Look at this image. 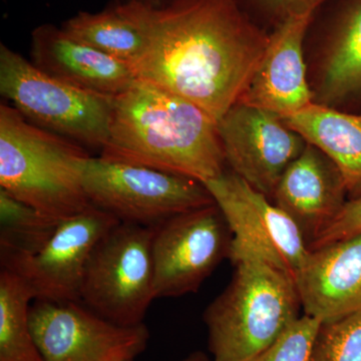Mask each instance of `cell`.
I'll list each match as a JSON object with an SVG mask.
<instances>
[{
    "instance_id": "1",
    "label": "cell",
    "mask_w": 361,
    "mask_h": 361,
    "mask_svg": "<svg viewBox=\"0 0 361 361\" xmlns=\"http://www.w3.org/2000/svg\"><path fill=\"white\" fill-rule=\"evenodd\" d=\"M115 6L144 39L130 66L135 78L191 102L217 122L245 94L269 42L235 0Z\"/></svg>"
},
{
    "instance_id": "2",
    "label": "cell",
    "mask_w": 361,
    "mask_h": 361,
    "mask_svg": "<svg viewBox=\"0 0 361 361\" xmlns=\"http://www.w3.org/2000/svg\"><path fill=\"white\" fill-rule=\"evenodd\" d=\"M99 157L202 184L225 173L217 121L191 102L141 80L115 97Z\"/></svg>"
},
{
    "instance_id": "3",
    "label": "cell",
    "mask_w": 361,
    "mask_h": 361,
    "mask_svg": "<svg viewBox=\"0 0 361 361\" xmlns=\"http://www.w3.org/2000/svg\"><path fill=\"white\" fill-rule=\"evenodd\" d=\"M85 147L0 106V187L44 215L63 220L92 205L84 188Z\"/></svg>"
},
{
    "instance_id": "4",
    "label": "cell",
    "mask_w": 361,
    "mask_h": 361,
    "mask_svg": "<svg viewBox=\"0 0 361 361\" xmlns=\"http://www.w3.org/2000/svg\"><path fill=\"white\" fill-rule=\"evenodd\" d=\"M230 283L204 312L213 361H248L300 317L293 276L253 256L233 263Z\"/></svg>"
},
{
    "instance_id": "5",
    "label": "cell",
    "mask_w": 361,
    "mask_h": 361,
    "mask_svg": "<svg viewBox=\"0 0 361 361\" xmlns=\"http://www.w3.org/2000/svg\"><path fill=\"white\" fill-rule=\"evenodd\" d=\"M0 92L26 120L85 148L103 149L115 97L78 89L0 45Z\"/></svg>"
},
{
    "instance_id": "6",
    "label": "cell",
    "mask_w": 361,
    "mask_h": 361,
    "mask_svg": "<svg viewBox=\"0 0 361 361\" xmlns=\"http://www.w3.org/2000/svg\"><path fill=\"white\" fill-rule=\"evenodd\" d=\"M155 227L118 223L97 243L85 269L80 302L123 326L142 324L156 299Z\"/></svg>"
},
{
    "instance_id": "7",
    "label": "cell",
    "mask_w": 361,
    "mask_h": 361,
    "mask_svg": "<svg viewBox=\"0 0 361 361\" xmlns=\"http://www.w3.org/2000/svg\"><path fill=\"white\" fill-rule=\"evenodd\" d=\"M84 188L92 205L122 223L156 227L178 214L215 204L205 185L182 176L90 157Z\"/></svg>"
},
{
    "instance_id": "8",
    "label": "cell",
    "mask_w": 361,
    "mask_h": 361,
    "mask_svg": "<svg viewBox=\"0 0 361 361\" xmlns=\"http://www.w3.org/2000/svg\"><path fill=\"white\" fill-rule=\"evenodd\" d=\"M204 185L231 230L232 264L253 256L295 280L310 249L290 216L232 171Z\"/></svg>"
},
{
    "instance_id": "9",
    "label": "cell",
    "mask_w": 361,
    "mask_h": 361,
    "mask_svg": "<svg viewBox=\"0 0 361 361\" xmlns=\"http://www.w3.org/2000/svg\"><path fill=\"white\" fill-rule=\"evenodd\" d=\"M232 233L216 204L178 214L156 226L152 253L157 298L195 293L224 259Z\"/></svg>"
},
{
    "instance_id": "10",
    "label": "cell",
    "mask_w": 361,
    "mask_h": 361,
    "mask_svg": "<svg viewBox=\"0 0 361 361\" xmlns=\"http://www.w3.org/2000/svg\"><path fill=\"white\" fill-rule=\"evenodd\" d=\"M30 327L44 361H134L149 341L144 323L116 324L73 301H33Z\"/></svg>"
},
{
    "instance_id": "11",
    "label": "cell",
    "mask_w": 361,
    "mask_h": 361,
    "mask_svg": "<svg viewBox=\"0 0 361 361\" xmlns=\"http://www.w3.org/2000/svg\"><path fill=\"white\" fill-rule=\"evenodd\" d=\"M120 221L90 205L59 222L44 248L30 257L1 266L32 289L35 300L80 302L87 263L101 239Z\"/></svg>"
},
{
    "instance_id": "12",
    "label": "cell",
    "mask_w": 361,
    "mask_h": 361,
    "mask_svg": "<svg viewBox=\"0 0 361 361\" xmlns=\"http://www.w3.org/2000/svg\"><path fill=\"white\" fill-rule=\"evenodd\" d=\"M218 130L232 172L271 200L285 170L306 146L281 116L241 103L220 118Z\"/></svg>"
},
{
    "instance_id": "13",
    "label": "cell",
    "mask_w": 361,
    "mask_h": 361,
    "mask_svg": "<svg viewBox=\"0 0 361 361\" xmlns=\"http://www.w3.org/2000/svg\"><path fill=\"white\" fill-rule=\"evenodd\" d=\"M313 14L292 16L277 25L250 85L238 103L283 116L314 102L306 78L303 42Z\"/></svg>"
},
{
    "instance_id": "14",
    "label": "cell",
    "mask_w": 361,
    "mask_h": 361,
    "mask_svg": "<svg viewBox=\"0 0 361 361\" xmlns=\"http://www.w3.org/2000/svg\"><path fill=\"white\" fill-rule=\"evenodd\" d=\"M348 197L338 168L306 142L302 153L285 170L272 201L296 223L310 249L341 212Z\"/></svg>"
},
{
    "instance_id": "15",
    "label": "cell",
    "mask_w": 361,
    "mask_h": 361,
    "mask_svg": "<svg viewBox=\"0 0 361 361\" xmlns=\"http://www.w3.org/2000/svg\"><path fill=\"white\" fill-rule=\"evenodd\" d=\"M295 282L304 314L322 323L361 312V233L310 250Z\"/></svg>"
},
{
    "instance_id": "16",
    "label": "cell",
    "mask_w": 361,
    "mask_h": 361,
    "mask_svg": "<svg viewBox=\"0 0 361 361\" xmlns=\"http://www.w3.org/2000/svg\"><path fill=\"white\" fill-rule=\"evenodd\" d=\"M33 65L52 77L97 94L116 97L137 82L130 66L45 23L32 32Z\"/></svg>"
},
{
    "instance_id": "17",
    "label": "cell",
    "mask_w": 361,
    "mask_h": 361,
    "mask_svg": "<svg viewBox=\"0 0 361 361\" xmlns=\"http://www.w3.org/2000/svg\"><path fill=\"white\" fill-rule=\"evenodd\" d=\"M282 120L334 161L343 178L348 200L361 196V114L343 113L313 102Z\"/></svg>"
},
{
    "instance_id": "18",
    "label": "cell",
    "mask_w": 361,
    "mask_h": 361,
    "mask_svg": "<svg viewBox=\"0 0 361 361\" xmlns=\"http://www.w3.org/2000/svg\"><path fill=\"white\" fill-rule=\"evenodd\" d=\"M315 103L334 106L361 97V0H348L330 28Z\"/></svg>"
},
{
    "instance_id": "19",
    "label": "cell",
    "mask_w": 361,
    "mask_h": 361,
    "mask_svg": "<svg viewBox=\"0 0 361 361\" xmlns=\"http://www.w3.org/2000/svg\"><path fill=\"white\" fill-rule=\"evenodd\" d=\"M32 289L20 275L0 271V361H44L30 327Z\"/></svg>"
},
{
    "instance_id": "20",
    "label": "cell",
    "mask_w": 361,
    "mask_h": 361,
    "mask_svg": "<svg viewBox=\"0 0 361 361\" xmlns=\"http://www.w3.org/2000/svg\"><path fill=\"white\" fill-rule=\"evenodd\" d=\"M61 28L78 42L129 66L144 49L141 32L115 4L99 13H78L66 20Z\"/></svg>"
},
{
    "instance_id": "21",
    "label": "cell",
    "mask_w": 361,
    "mask_h": 361,
    "mask_svg": "<svg viewBox=\"0 0 361 361\" xmlns=\"http://www.w3.org/2000/svg\"><path fill=\"white\" fill-rule=\"evenodd\" d=\"M61 220L44 215L0 189V263L11 264L44 248Z\"/></svg>"
},
{
    "instance_id": "22",
    "label": "cell",
    "mask_w": 361,
    "mask_h": 361,
    "mask_svg": "<svg viewBox=\"0 0 361 361\" xmlns=\"http://www.w3.org/2000/svg\"><path fill=\"white\" fill-rule=\"evenodd\" d=\"M310 361H361V312L322 323Z\"/></svg>"
},
{
    "instance_id": "23",
    "label": "cell",
    "mask_w": 361,
    "mask_h": 361,
    "mask_svg": "<svg viewBox=\"0 0 361 361\" xmlns=\"http://www.w3.org/2000/svg\"><path fill=\"white\" fill-rule=\"evenodd\" d=\"M322 322L303 314L270 346L248 361H310Z\"/></svg>"
},
{
    "instance_id": "24",
    "label": "cell",
    "mask_w": 361,
    "mask_h": 361,
    "mask_svg": "<svg viewBox=\"0 0 361 361\" xmlns=\"http://www.w3.org/2000/svg\"><path fill=\"white\" fill-rule=\"evenodd\" d=\"M361 233V196L346 202L338 216L310 245V250Z\"/></svg>"
},
{
    "instance_id": "25",
    "label": "cell",
    "mask_w": 361,
    "mask_h": 361,
    "mask_svg": "<svg viewBox=\"0 0 361 361\" xmlns=\"http://www.w3.org/2000/svg\"><path fill=\"white\" fill-rule=\"evenodd\" d=\"M263 9L278 21L277 25L292 16L314 13L326 0H255Z\"/></svg>"
},
{
    "instance_id": "26",
    "label": "cell",
    "mask_w": 361,
    "mask_h": 361,
    "mask_svg": "<svg viewBox=\"0 0 361 361\" xmlns=\"http://www.w3.org/2000/svg\"><path fill=\"white\" fill-rule=\"evenodd\" d=\"M118 2H139L145 6L160 7L170 4L173 0H116Z\"/></svg>"
},
{
    "instance_id": "27",
    "label": "cell",
    "mask_w": 361,
    "mask_h": 361,
    "mask_svg": "<svg viewBox=\"0 0 361 361\" xmlns=\"http://www.w3.org/2000/svg\"><path fill=\"white\" fill-rule=\"evenodd\" d=\"M182 361H213L210 360L208 355L202 351H195V353H190Z\"/></svg>"
}]
</instances>
